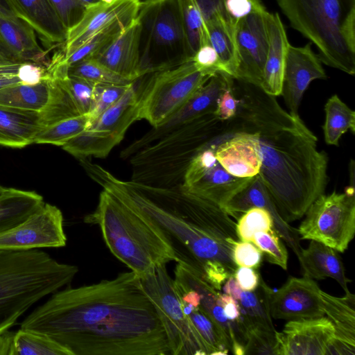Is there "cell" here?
<instances>
[{"instance_id":"cell-7","label":"cell","mask_w":355,"mask_h":355,"mask_svg":"<svg viewBox=\"0 0 355 355\" xmlns=\"http://www.w3.org/2000/svg\"><path fill=\"white\" fill-rule=\"evenodd\" d=\"M291 26L318 49L321 62L355 73V0H277Z\"/></svg>"},{"instance_id":"cell-8","label":"cell","mask_w":355,"mask_h":355,"mask_svg":"<svg viewBox=\"0 0 355 355\" xmlns=\"http://www.w3.org/2000/svg\"><path fill=\"white\" fill-rule=\"evenodd\" d=\"M137 18L140 24L143 76L192 59L183 24L182 0L141 1Z\"/></svg>"},{"instance_id":"cell-13","label":"cell","mask_w":355,"mask_h":355,"mask_svg":"<svg viewBox=\"0 0 355 355\" xmlns=\"http://www.w3.org/2000/svg\"><path fill=\"white\" fill-rule=\"evenodd\" d=\"M69 67L62 50L53 54L46 67L50 94L46 106L40 112L42 129L89 112L96 83L70 76Z\"/></svg>"},{"instance_id":"cell-22","label":"cell","mask_w":355,"mask_h":355,"mask_svg":"<svg viewBox=\"0 0 355 355\" xmlns=\"http://www.w3.org/2000/svg\"><path fill=\"white\" fill-rule=\"evenodd\" d=\"M252 207H260L271 214L274 228L298 257L302 247L297 229L292 227L279 215L277 209L259 175L249 178L244 186L222 207L236 218Z\"/></svg>"},{"instance_id":"cell-50","label":"cell","mask_w":355,"mask_h":355,"mask_svg":"<svg viewBox=\"0 0 355 355\" xmlns=\"http://www.w3.org/2000/svg\"><path fill=\"white\" fill-rule=\"evenodd\" d=\"M238 105L239 101L232 92L231 83L219 96L214 113L220 121H227L234 117Z\"/></svg>"},{"instance_id":"cell-5","label":"cell","mask_w":355,"mask_h":355,"mask_svg":"<svg viewBox=\"0 0 355 355\" xmlns=\"http://www.w3.org/2000/svg\"><path fill=\"white\" fill-rule=\"evenodd\" d=\"M78 272L76 266L38 250H0V334L34 304L70 283Z\"/></svg>"},{"instance_id":"cell-58","label":"cell","mask_w":355,"mask_h":355,"mask_svg":"<svg viewBox=\"0 0 355 355\" xmlns=\"http://www.w3.org/2000/svg\"><path fill=\"white\" fill-rule=\"evenodd\" d=\"M223 289L225 294L232 296L234 300L237 301L240 299L241 293L243 291L234 276H232L226 280Z\"/></svg>"},{"instance_id":"cell-1","label":"cell","mask_w":355,"mask_h":355,"mask_svg":"<svg viewBox=\"0 0 355 355\" xmlns=\"http://www.w3.org/2000/svg\"><path fill=\"white\" fill-rule=\"evenodd\" d=\"M20 328L49 337L71 355H166L156 310L134 272L55 292Z\"/></svg>"},{"instance_id":"cell-36","label":"cell","mask_w":355,"mask_h":355,"mask_svg":"<svg viewBox=\"0 0 355 355\" xmlns=\"http://www.w3.org/2000/svg\"><path fill=\"white\" fill-rule=\"evenodd\" d=\"M185 314L202 338L209 355H226L230 351L229 341L220 327L201 309L199 304L183 301Z\"/></svg>"},{"instance_id":"cell-12","label":"cell","mask_w":355,"mask_h":355,"mask_svg":"<svg viewBox=\"0 0 355 355\" xmlns=\"http://www.w3.org/2000/svg\"><path fill=\"white\" fill-rule=\"evenodd\" d=\"M139 98V93L133 83L114 105L62 148L78 159L105 157L121 142L131 124L138 120Z\"/></svg>"},{"instance_id":"cell-43","label":"cell","mask_w":355,"mask_h":355,"mask_svg":"<svg viewBox=\"0 0 355 355\" xmlns=\"http://www.w3.org/2000/svg\"><path fill=\"white\" fill-rule=\"evenodd\" d=\"M281 239L273 228L268 231L257 232L251 242L266 254L268 262L286 270L288 252Z\"/></svg>"},{"instance_id":"cell-56","label":"cell","mask_w":355,"mask_h":355,"mask_svg":"<svg viewBox=\"0 0 355 355\" xmlns=\"http://www.w3.org/2000/svg\"><path fill=\"white\" fill-rule=\"evenodd\" d=\"M206 21L215 14L225 11L224 0H197Z\"/></svg>"},{"instance_id":"cell-61","label":"cell","mask_w":355,"mask_h":355,"mask_svg":"<svg viewBox=\"0 0 355 355\" xmlns=\"http://www.w3.org/2000/svg\"><path fill=\"white\" fill-rule=\"evenodd\" d=\"M7 62H12L6 57H5L1 52H0V64L2 63H7Z\"/></svg>"},{"instance_id":"cell-55","label":"cell","mask_w":355,"mask_h":355,"mask_svg":"<svg viewBox=\"0 0 355 355\" xmlns=\"http://www.w3.org/2000/svg\"><path fill=\"white\" fill-rule=\"evenodd\" d=\"M219 300L223 308V312L227 318L230 320L241 319V309L237 300L227 294H219Z\"/></svg>"},{"instance_id":"cell-57","label":"cell","mask_w":355,"mask_h":355,"mask_svg":"<svg viewBox=\"0 0 355 355\" xmlns=\"http://www.w3.org/2000/svg\"><path fill=\"white\" fill-rule=\"evenodd\" d=\"M15 334L9 329L0 334V355H11Z\"/></svg>"},{"instance_id":"cell-21","label":"cell","mask_w":355,"mask_h":355,"mask_svg":"<svg viewBox=\"0 0 355 355\" xmlns=\"http://www.w3.org/2000/svg\"><path fill=\"white\" fill-rule=\"evenodd\" d=\"M325 78L327 75L322 62L310 44L303 46L289 44L281 92L289 113L299 116L298 108L309 84L313 80Z\"/></svg>"},{"instance_id":"cell-26","label":"cell","mask_w":355,"mask_h":355,"mask_svg":"<svg viewBox=\"0 0 355 355\" xmlns=\"http://www.w3.org/2000/svg\"><path fill=\"white\" fill-rule=\"evenodd\" d=\"M16 15L38 35L47 51L64 44L67 30L48 0H10Z\"/></svg>"},{"instance_id":"cell-6","label":"cell","mask_w":355,"mask_h":355,"mask_svg":"<svg viewBox=\"0 0 355 355\" xmlns=\"http://www.w3.org/2000/svg\"><path fill=\"white\" fill-rule=\"evenodd\" d=\"M227 128V121L212 112L168 132L126 159L132 168L130 181L153 187L182 185L193 157Z\"/></svg>"},{"instance_id":"cell-54","label":"cell","mask_w":355,"mask_h":355,"mask_svg":"<svg viewBox=\"0 0 355 355\" xmlns=\"http://www.w3.org/2000/svg\"><path fill=\"white\" fill-rule=\"evenodd\" d=\"M22 62H7L0 64V89L21 83L18 77L19 67Z\"/></svg>"},{"instance_id":"cell-53","label":"cell","mask_w":355,"mask_h":355,"mask_svg":"<svg viewBox=\"0 0 355 355\" xmlns=\"http://www.w3.org/2000/svg\"><path fill=\"white\" fill-rule=\"evenodd\" d=\"M224 7L230 17L239 21L252 11V1L224 0Z\"/></svg>"},{"instance_id":"cell-35","label":"cell","mask_w":355,"mask_h":355,"mask_svg":"<svg viewBox=\"0 0 355 355\" xmlns=\"http://www.w3.org/2000/svg\"><path fill=\"white\" fill-rule=\"evenodd\" d=\"M49 94L46 76L35 85L18 83L0 89V105L40 112L46 106Z\"/></svg>"},{"instance_id":"cell-62","label":"cell","mask_w":355,"mask_h":355,"mask_svg":"<svg viewBox=\"0 0 355 355\" xmlns=\"http://www.w3.org/2000/svg\"><path fill=\"white\" fill-rule=\"evenodd\" d=\"M114 0H100V1H102V2H104V3H110L113 1Z\"/></svg>"},{"instance_id":"cell-47","label":"cell","mask_w":355,"mask_h":355,"mask_svg":"<svg viewBox=\"0 0 355 355\" xmlns=\"http://www.w3.org/2000/svg\"><path fill=\"white\" fill-rule=\"evenodd\" d=\"M66 29L69 31L83 18L86 7L80 0H48Z\"/></svg>"},{"instance_id":"cell-30","label":"cell","mask_w":355,"mask_h":355,"mask_svg":"<svg viewBox=\"0 0 355 355\" xmlns=\"http://www.w3.org/2000/svg\"><path fill=\"white\" fill-rule=\"evenodd\" d=\"M41 129L40 112L0 105V145L24 148L34 144Z\"/></svg>"},{"instance_id":"cell-18","label":"cell","mask_w":355,"mask_h":355,"mask_svg":"<svg viewBox=\"0 0 355 355\" xmlns=\"http://www.w3.org/2000/svg\"><path fill=\"white\" fill-rule=\"evenodd\" d=\"M334 333L327 317L288 320L276 331V355H326Z\"/></svg>"},{"instance_id":"cell-24","label":"cell","mask_w":355,"mask_h":355,"mask_svg":"<svg viewBox=\"0 0 355 355\" xmlns=\"http://www.w3.org/2000/svg\"><path fill=\"white\" fill-rule=\"evenodd\" d=\"M320 297L324 315L335 328L326 355H355V295L349 291L338 297L321 290Z\"/></svg>"},{"instance_id":"cell-16","label":"cell","mask_w":355,"mask_h":355,"mask_svg":"<svg viewBox=\"0 0 355 355\" xmlns=\"http://www.w3.org/2000/svg\"><path fill=\"white\" fill-rule=\"evenodd\" d=\"M232 77L218 72L200 87L190 98L165 121L145 133L121 151V158L127 159L131 155L168 132L200 117L214 112L222 92L231 84Z\"/></svg>"},{"instance_id":"cell-28","label":"cell","mask_w":355,"mask_h":355,"mask_svg":"<svg viewBox=\"0 0 355 355\" xmlns=\"http://www.w3.org/2000/svg\"><path fill=\"white\" fill-rule=\"evenodd\" d=\"M268 48L260 87L274 96L281 95L285 61L290 44L278 13H268Z\"/></svg>"},{"instance_id":"cell-60","label":"cell","mask_w":355,"mask_h":355,"mask_svg":"<svg viewBox=\"0 0 355 355\" xmlns=\"http://www.w3.org/2000/svg\"><path fill=\"white\" fill-rule=\"evenodd\" d=\"M82 3L87 8L91 5L97 3L100 0H80Z\"/></svg>"},{"instance_id":"cell-31","label":"cell","mask_w":355,"mask_h":355,"mask_svg":"<svg viewBox=\"0 0 355 355\" xmlns=\"http://www.w3.org/2000/svg\"><path fill=\"white\" fill-rule=\"evenodd\" d=\"M239 21L225 10L215 14L205 21L209 44L217 53L225 72L232 78H235L239 65L236 42Z\"/></svg>"},{"instance_id":"cell-52","label":"cell","mask_w":355,"mask_h":355,"mask_svg":"<svg viewBox=\"0 0 355 355\" xmlns=\"http://www.w3.org/2000/svg\"><path fill=\"white\" fill-rule=\"evenodd\" d=\"M234 276L244 291L254 290L259 285L261 278L255 269L244 266H238Z\"/></svg>"},{"instance_id":"cell-45","label":"cell","mask_w":355,"mask_h":355,"mask_svg":"<svg viewBox=\"0 0 355 355\" xmlns=\"http://www.w3.org/2000/svg\"><path fill=\"white\" fill-rule=\"evenodd\" d=\"M131 84L108 85L96 83L92 107L88 113L89 123L114 105L123 95Z\"/></svg>"},{"instance_id":"cell-59","label":"cell","mask_w":355,"mask_h":355,"mask_svg":"<svg viewBox=\"0 0 355 355\" xmlns=\"http://www.w3.org/2000/svg\"><path fill=\"white\" fill-rule=\"evenodd\" d=\"M0 14L17 17L10 0H0Z\"/></svg>"},{"instance_id":"cell-9","label":"cell","mask_w":355,"mask_h":355,"mask_svg":"<svg viewBox=\"0 0 355 355\" xmlns=\"http://www.w3.org/2000/svg\"><path fill=\"white\" fill-rule=\"evenodd\" d=\"M140 280L164 327L170 354L208 355L202 338L184 311L180 295L166 266Z\"/></svg>"},{"instance_id":"cell-41","label":"cell","mask_w":355,"mask_h":355,"mask_svg":"<svg viewBox=\"0 0 355 355\" xmlns=\"http://www.w3.org/2000/svg\"><path fill=\"white\" fill-rule=\"evenodd\" d=\"M88 114L66 119L42 129L34 144H49L62 146L81 133L89 125Z\"/></svg>"},{"instance_id":"cell-20","label":"cell","mask_w":355,"mask_h":355,"mask_svg":"<svg viewBox=\"0 0 355 355\" xmlns=\"http://www.w3.org/2000/svg\"><path fill=\"white\" fill-rule=\"evenodd\" d=\"M321 289L312 279L291 277L270 299V314L274 319L300 320L324 316Z\"/></svg>"},{"instance_id":"cell-34","label":"cell","mask_w":355,"mask_h":355,"mask_svg":"<svg viewBox=\"0 0 355 355\" xmlns=\"http://www.w3.org/2000/svg\"><path fill=\"white\" fill-rule=\"evenodd\" d=\"M272 291L261 277L254 290L242 291L238 302L246 328L254 327L272 333L277 331L270 309V299Z\"/></svg>"},{"instance_id":"cell-15","label":"cell","mask_w":355,"mask_h":355,"mask_svg":"<svg viewBox=\"0 0 355 355\" xmlns=\"http://www.w3.org/2000/svg\"><path fill=\"white\" fill-rule=\"evenodd\" d=\"M66 243L61 210L45 202L23 222L0 234V250H4L61 248Z\"/></svg>"},{"instance_id":"cell-40","label":"cell","mask_w":355,"mask_h":355,"mask_svg":"<svg viewBox=\"0 0 355 355\" xmlns=\"http://www.w3.org/2000/svg\"><path fill=\"white\" fill-rule=\"evenodd\" d=\"M182 19L193 58L203 45L209 44L205 21L197 0H182Z\"/></svg>"},{"instance_id":"cell-11","label":"cell","mask_w":355,"mask_h":355,"mask_svg":"<svg viewBox=\"0 0 355 355\" xmlns=\"http://www.w3.org/2000/svg\"><path fill=\"white\" fill-rule=\"evenodd\" d=\"M354 184L343 193L320 195L297 229L302 239L314 240L344 252L355 234Z\"/></svg>"},{"instance_id":"cell-39","label":"cell","mask_w":355,"mask_h":355,"mask_svg":"<svg viewBox=\"0 0 355 355\" xmlns=\"http://www.w3.org/2000/svg\"><path fill=\"white\" fill-rule=\"evenodd\" d=\"M132 21H119L99 31L69 56L64 57L66 63L71 67L85 60L97 58Z\"/></svg>"},{"instance_id":"cell-29","label":"cell","mask_w":355,"mask_h":355,"mask_svg":"<svg viewBox=\"0 0 355 355\" xmlns=\"http://www.w3.org/2000/svg\"><path fill=\"white\" fill-rule=\"evenodd\" d=\"M301 272L304 277L322 279H334L345 293L349 292L343 263L338 251L320 242L311 240L306 249H302L298 257Z\"/></svg>"},{"instance_id":"cell-51","label":"cell","mask_w":355,"mask_h":355,"mask_svg":"<svg viewBox=\"0 0 355 355\" xmlns=\"http://www.w3.org/2000/svg\"><path fill=\"white\" fill-rule=\"evenodd\" d=\"M46 67L34 62H22L18 70V77L21 83L35 85L46 78Z\"/></svg>"},{"instance_id":"cell-14","label":"cell","mask_w":355,"mask_h":355,"mask_svg":"<svg viewBox=\"0 0 355 355\" xmlns=\"http://www.w3.org/2000/svg\"><path fill=\"white\" fill-rule=\"evenodd\" d=\"M252 1V11L236 26L239 65L234 78L260 87L268 48V11L261 0Z\"/></svg>"},{"instance_id":"cell-38","label":"cell","mask_w":355,"mask_h":355,"mask_svg":"<svg viewBox=\"0 0 355 355\" xmlns=\"http://www.w3.org/2000/svg\"><path fill=\"white\" fill-rule=\"evenodd\" d=\"M11 355H71L64 347L42 334L19 329L15 331Z\"/></svg>"},{"instance_id":"cell-3","label":"cell","mask_w":355,"mask_h":355,"mask_svg":"<svg viewBox=\"0 0 355 355\" xmlns=\"http://www.w3.org/2000/svg\"><path fill=\"white\" fill-rule=\"evenodd\" d=\"M89 176L103 189L155 223L168 237L178 257L200 271L216 290L237 268L232 254L240 241L236 223L219 205L180 186L153 187L123 181L92 164Z\"/></svg>"},{"instance_id":"cell-4","label":"cell","mask_w":355,"mask_h":355,"mask_svg":"<svg viewBox=\"0 0 355 355\" xmlns=\"http://www.w3.org/2000/svg\"><path fill=\"white\" fill-rule=\"evenodd\" d=\"M84 220L99 227L112 254L139 278L178 260L169 239L155 223L105 189L96 208Z\"/></svg>"},{"instance_id":"cell-49","label":"cell","mask_w":355,"mask_h":355,"mask_svg":"<svg viewBox=\"0 0 355 355\" xmlns=\"http://www.w3.org/2000/svg\"><path fill=\"white\" fill-rule=\"evenodd\" d=\"M263 252L251 241H239L233 248V259L237 266L258 268L263 258Z\"/></svg>"},{"instance_id":"cell-23","label":"cell","mask_w":355,"mask_h":355,"mask_svg":"<svg viewBox=\"0 0 355 355\" xmlns=\"http://www.w3.org/2000/svg\"><path fill=\"white\" fill-rule=\"evenodd\" d=\"M0 52L15 62L47 67L50 59L39 44L35 31L21 19L0 14Z\"/></svg>"},{"instance_id":"cell-37","label":"cell","mask_w":355,"mask_h":355,"mask_svg":"<svg viewBox=\"0 0 355 355\" xmlns=\"http://www.w3.org/2000/svg\"><path fill=\"white\" fill-rule=\"evenodd\" d=\"M325 121L322 125L326 144L338 146L347 131L355 132V112L334 94L324 105Z\"/></svg>"},{"instance_id":"cell-17","label":"cell","mask_w":355,"mask_h":355,"mask_svg":"<svg viewBox=\"0 0 355 355\" xmlns=\"http://www.w3.org/2000/svg\"><path fill=\"white\" fill-rule=\"evenodd\" d=\"M174 275L175 282L198 293L199 306L223 330L229 341L230 351L236 355H244L248 335L242 318L239 320H230L225 317L219 300L220 293L191 265L182 261H177Z\"/></svg>"},{"instance_id":"cell-27","label":"cell","mask_w":355,"mask_h":355,"mask_svg":"<svg viewBox=\"0 0 355 355\" xmlns=\"http://www.w3.org/2000/svg\"><path fill=\"white\" fill-rule=\"evenodd\" d=\"M140 24L136 19L95 60L121 76L135 82L143 76L139 54Z\"/></svg>"},{"instance_id":"cell-2","label":"cell","mask_w":355,"mask_h":355,"mask_svg":"<svg viewBox=\"0 0 355 355\" xmlns=\"http://www.w3.org/2000/svg\"><path fill=\"white\" fill-rule=\"evenodd\" d=\"M239 101L234 131L252 133L261 158L259 175L277 211L286 223L302 218L324 193L328 182V157L317 148L318 139L300 116L284 110L276 96L259 86L232 78Z\"/></svg>"},{"instance_id":"cell-10","label":"cell","mask_w":355,"mask_h":355,"mask_svg":"<svg viewBox=\"0 0 355 355\" xmlns=\"http://www.w3.org/2000/svg\"><path fill=\"white\" fill-rule=\"evenodd\" d=\"M211 76L198 71L192 59L178 66L155 71L139 93L138 120L157 127L180 107Z\"/></svg>"},{"instance_id":"cell-42","label":"cell","mask_w":355,"mask_h":355,"mask_svg":"<svg viewBox=\"0 0 355 355\" xmlns=\"http://www.w3.org/2000/svg\"><path fill=\"white\" fill-rule=\"evenodd\" d=\"M69 74L96 84L129 85L131 81L114 72L95 59H88L69 67Z\"/></svg>"},{"instance_id":"cell-48","label":"cell","mask_w":355,"mask_h":355,"mask_svg":"<svg viewBox=\"0 0 355 355\" xmlns=\"http://www.w3.org/2000/svg\"><path fill=\"white\" fill-rule=\"evenodd\" d=\"M192 61L198 71L209 76L225 72L217 53L210 44L202 46L193 56Z\"/></svg>"},{"instance_id":"cell-44","label":"cell","mask_w":355,"mask_h":355,"mask_svg":"<svg viewBox=\"0 0 355 355\" xmlns=\"http://www.w3.org/2000/svg\"><path fill=\"white\" fill-rule=\"evenodd\" d=\"M274 228L270 212L260 207H252L243 214L236 223V232L241 241H251L254 233ZM275 229V228H274Z\"/></svg>"},{"instance_id":"cell-19","label":"cell","mask_w":355,"mask_h":355,"mask_svg":"<svg viewBox=\"0 0 355 355\" xmlns=\"http://www.w3.org/2000/svg\"><path fill=\"white\" fill-rule=\"evenodd\" d=\"M139 0L99 1L86 8L81 20L68 31L62 51L67 58L99 31L119 21H132L138 14Z\"/></svg>"},{"instance_id":"cell-33","label":"cell","mask_w":355,"mask_h":355,"mask_svg":"<svg viewBox=\"0 0 355 355\" xmlns=\"http://www.w3.org/2000/svg\"><path fill=\"white\" fill-rule=\"evenodd\" d=\"M44 203L35 191L3 188L0 193V234L23 222Z\"/></svg>"},{"instance_id":"cell-32","label":"cell","mask_w":355,"mask_h":355,"mask_svg":"<svg viewBox=\"0 0 355 355\" xmlns=\"http://www.w3.org/2000/svg\"><path fill=\"white\" fill-rule=\"evenodd\" d=\"M249 178H239L230 174L217 162L189 188H182L223 207L244 186Z\"/></svg>"},{"instance_id":"cell-25","label":"cell","mask_w":355,"mask_h":355,"mask_svg":"<svg viewBox=\"0 0 355 355\" xmlns=\"http://www.w3.org/2000/svg\"><path fill=\"white\" fill-rule=\"evenodd\" d=\"M215 155L219 164L234 176L251 178L259 173L261 158L257 141L250 132L234 131L217 146Z\"/></svg>"},{"instance_id":"cell-63","label":"cell","mask_w":355,"mask_h":355,"mask_svg":"<svg viewBox=\"0 0 355 355\" xmlns=\"http://www.w3.org/2000/svg\"><path fill=\"white\" fill-rule=\"evenodd\" d=\"M4 187H3L2 186L0 185V193L2 191V190L3 189Z\"/></svg>"},{"instance_id":"cell-46","label":"cell","mask_w":355,"mask_h":355,"mask_svg":"<svg viewBox=\"0 0 355 355\" xmlns=\"http://www.w3.org/2000/svg\"><path fill=\"white\" fill-rule=\"evenodd\" d=\"M248 339L244 348V355H276V332L272 333L254 327L247 328Z\"/></svg>"}]
</instances>
